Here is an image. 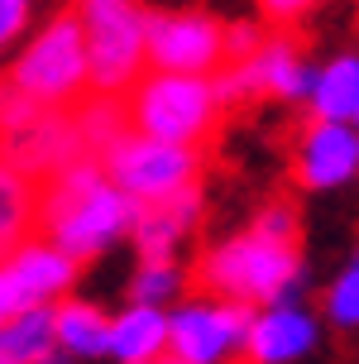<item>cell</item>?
<instances>
[{
	"label": "cell",
	"mask_w": 359,
	"mask_h": 364,
	"mask_svg": "<svg viewBox=\"0 0 359 364\" xmlns=\"http://www.w3.org/2000/svg\"><path fill=\"white\" fill-rule=\"evenodd\" d=\"M144 206L129 192L110 182L101 159H77L58 178L43 182V206H38V230L53 240L63 255L77 264L110 250L120 235H134Z\"/></svg>",
	"instance_id": "obj_1"
},
{
	"label": "cell",
	"mask_w": 359,
	"mask_h": 364,
	"mask_svg": "<svg viewBox=\"0 0 359 364\" xmlns=\"http://www.w3.org/2000/svg\"><path fill=\"white\" fill-rule=\"evenodd\" d=\"M197 283L206 292H220V302H245V307H297V288H302V259L297 245H278V240L245 230V235L215 245L201 259Z\"/></svg>",
	"instance_id": "obj_2"
},
{
	"label": "cell",
	"mask_w": 359,
	"mask_h": 364,
	"mask_svg": "<svg viewBox=\"0 0 359 364\" xmlns=\"http://www.w3.org/2000/svg\"><path fill=\"white\" fill-rule=\"evenodd\" d=\"M72 15L82 19L91 58V91L125 96L139 87L149 68V10L139 0H77Z\"/></svg>",
	"instance_id": "obj_3"
},
{
	"label": "cell",
	"mask_w": 359,
	"mask_h": 364,
	"mask_svg": "<svg viewBox=\"0 0 359 364\" xmlns=\"http://www.w3.org/2000/svg\"><path fill=\"white\" fill-rule=\"evenodd\" d=\"M125 106H129V129L182 149H197L220 115L211 77H178V73H144Z\"/></svg>",
	"instance_id": "obj_4"
},
{
	"label": "cell",
	"mask_w": 359,
	"mask_h": 364,
	"mask_svg": "<svg viewBox=\"0 0 359 364\" xmlns=\"http://www.w3.org/2000/svg\"><path fill=\"white\" fill-rule=\"evenodd\" d=\"M24 96H34L43 110H63L68 101H77L91 87V58H87V34L77 15H58L53 24H43L38 38L19 53V63L10 68Z\"/></svg>",
	"instance_id": "obj_5"
},
{
	"label": "cell",
	"mask_w": 359,
	"mask_h": 364,
	"mask_svg": "<svg viewBox=\"0 0 359 364\" xmlns=\"http://www.w3.org/2000/svg\"><path fill=\"white\" fill-rule=\"evenodd\" d=\"M101 164H106L110 182L129 192L139 206H159V201H173L187 187H197V149L163 144L139 129H129Z\"/></svg>",
	"instance_id": "obj_6"
},
{
	"label": "cell",
	"mask_w": 359,
	"mask_h": 364,
	"mask_svg": "<svg viewBox=\"0 0 359 364\" xmlns=\"http://www.w3.org/2000/svg\"><path fill=\"white\" fill-rule=\"evenodd\" d=\"M250 331L245 302H187L168 316V350L182 364H250Z\"/></svg>",
	"instance_id": "obj_7"
},
{
	"label": "cell",
	"mask_w": 359,
	"mask_h": 364,
	"mask_svg": "<svg viewBox=\"0 0 359 364\" xmlns=\"http://www.w3.org/2000/svg\"><path fill=\"white\" fill-rule=\"evenodd\" d=\"M225 53V24L201 10H159L149 15V73L215 77Z\"/></svg>",
	"instance_id": "obj_8"
},
{
	"label": "cell",
	"mask_w": 359,
	"mask_h": 364,
	"mask_svg": "<svg viewBox=\"0 0 359 364\" xmlns=\"http://www.w3.org/2000/svg\"><path fill=\"white\" fill-rule=\"evenodd\" d=\"M72 283H77V259L63 255L53 240H29L0 264V297L10 316L68 302L63 292H72Z\"/></svg>",
	"instance_id": "obj_9"
},
{
	"label": "cell",
	"mask_w": 359,
	"mask_h": 364,
	"mask_svg": "<svg viewBox=\"0 0 359 364\" xmlns=\"http://www.w3.org/2000/svg\"><path fill=\"white\" fill-rule=\"evenodd\" d=\"M0 159L24 173V178H58L63 168H72L77 159H87L82 149V134H77V120L63 115V110H43L38 120H29L24 129H10L0 134Z\"/></svg>",
	"instance_id": "obj_10"
},
{
	"label": "cell",
	"mask_w": 359,
	"mask_h": 364,
	"mask_svg": "<svg viewBox=\"0 0 359 364\" xmlns=\"http://www.w3.org/2000/svg\"><path fill=\"white\" fill-rule=\"evenodd\" d=\"M297 182L302 187H341L359 173V129L355 125H331V120H311L297 144Z\"/></svg>",
	"instance_id": "obj_11"
},
{
	"label": "cell",
	"mask_w": 359,
	"mask_h": 364,
	"mask_svg": "<svg viewBox=\"0 0 359 364\" xmlns=\"http://www.w3.org/2000/svg\"><path fill=\"white\" fill-rule=\"evenodd\" d=\"M311 346H316V321H311L302 307L283 302V307H269L264 316H254L250 364H287V360H302Z\"/></svg>",
	"instance_id": "obj_12"
},
{
	"label": "cell",
	"mask_w": 359,
	"mask_h": 364,
	"mask_svg": "<svg viewBox=\"0 0 359 364\" xmlns=\"http://www.w3.org/2000/svg\"><path fill=\"white\" fill-rule=\"evenodd\" d=\"M201 216V192L197 187H187L182 197L173 201H159V206H144L139 225H134V245H139L144 264H159V259H173L178 250V240L197 225Z\"/></svg>",
	"instance_id": "obj_13"
},
{
	"label": "cell",
	"mask_w": 359,
	"mask_h": 364,
	"mask_svg": "<svg viewBox=\"0 0 359 364\" xmlns=\"http://www.w3.org/2000/svg\"><path fill=\"white\" fill-rule=\"evenodd\" d=\"M43 206V187L24 178L10 159H0V264L15 255L19 245H29Z\"/></svg>",
	"instance_id": "obj_14"
},
{
	"label": "cell",
	"mask_w": 359,
	"mask_h": 364,
	"mask_svg": "<svg viewBox=\"0 0 359 364\" xmlns=\"http://www.w3.org/2000/svg\"><path fill=\"white\" fill-rule=\"evenodd\" d=\"M168 350V316L159 307L129 302L120 316H110V355L120 364H159Z\"/></svg>",
	"instance_id": "obj_15"
},
{
	"label": "cell",
	"mask_w": 359,
	"mask_h": 364,
	"mask_svg": "<svg viewBox=\"0 0 359 364\" xmlns=\"http://www.w3.org/2000/svg\"><path fill=\"white\" fill-rule=\"evenodd\" d=\"M53 326H58V350L72 360H91V355H110V316L96 302L68 297L53 307Z\"/></svg>",
	"instance_id": "obj_16"
},
{
	"label": "cell",
	"mask_w": 359,
	"mask_h": 364,
	"mask_svg": "<svg viewBox=\"0 0 359 364\" xmlns=\"http://www.w3.org/2000/svg\"><path fill=\"white\" fill-rule=\"evenodd\" d=\"M359 110V58L345 53L326 63L311 87V120H331V125H350Z\"/></svg>",
	"instance_id": "obj_17"
},
{
	"label": "cell",
	"mask_w": 359,
	"mask_h": 364,
	"mask_svg": "<svg viewBox=\"0 0 359 364\" xmlns=\"http://www.w3.org/2000/svg\"><path fill=\"white\" fill-rule=\"evenodd\" d=\"M48 355H58L53 307L19 311L0 326V364H43Z\"/></svg>",
	"instance_id": "obj_18"
},
{
	"label": "cell",
	"mask_w": 359,
	"mask_h": 364,
	"mask_svg": "<svg viewBox=\"0 0 359 364\" xmlns=\"http://www.w3.org/2000/svg\"><path fill=\"white\" fill-rule=\"evenodd\" d=\"M72 120H77V134H82L87 159H106L110 149L129 134V106L120 96H91Z\"/></svg>",
	"instance_id": "obj_19"
},
{
	"label": "cell",
	"mask_w": 359,
	"mask_h": 364,
	"mask_svg": "<svg viewBox=\"0 0 359 364\" xmlns=\"http://www.w3.org/2000/svg\"><path fill=\"white\" fill-rule=\"evenodd\" d=\"M182 292V269L173 259H159V264H139L134 278H129V302L139 307H163Z\"/></svg>",
	"instance_id": "obj_20"
},
{
	"label": "cell",
	"mask_w": 359,
	"mask_h": 364,
	"mask_svg": "<svg viewBox=\"0 0 359 364\" xmlns=\"http://www.w3.org/2000/svg\"><path fill=\"white\" fill-rule=\"evenodd\" d=\"M326 311H331L336 326H359V255H355V264L331 283V292H326Z\"/></svg>",
	"instance_id": "obj_21"
},
{
	"label": "cell",
	"mask_w": 359,
	"mask_h": 364,
	"mask_svg": "<svg viewBox=\"0 0 359 364\" xmlns=\"http://www.w3.org/2000/svg\"><path fill=\"white\" fill-rule=\"evenodd\" d=\"M43 106H38L34 96H24L15 82H0V134H10V129H24L29 120H38Z\"/></svg>",
	"instance_id": "obj_22"
},
{
	"label": "cell",
	"mask_w": 359,
	"mask_h": 364,
	"mask_svg": "<svg viewBox=\"0 0 359 364\" xmlns=\"http://www.w3.org/2000/svg\"><path fill=\"white\" fill-rule=\"evenodd\" d=\"M250 230H259V235L278 240V245H297V211H292L287 201H273V206H264V211L254 216Z\"/></svg>",
	"instance_id": "obj_23"
},
{
	"label": "cell",
	"mask_w": 359,
	"mask_h": 364,
	"mask_svg": "<svg viewBox=\"0 0 359 364\" xmlns=\"http://www.w3.org/2000/svg\"><path fill=\"white\" fill-rule=\"evenodd\" d=\"M264 48V34L254 29V24H230L225 29V53H230V63H245V58H254Z\"/></svg>",
	"instance_id": "obj_24"
},
{
	"label": "cell",
	"mask_w": 359,
	"mask_h": 364,
	"mask_svg": "<svg viewBox=\"0 0 359 364\" xmlns=\"http://www.w3.org/2000/svg\"><path fill=\"white\" fill-rule=\"evenodd\" d=\"M29 24V0H0V48L15 43Z\"/></svg>",
	"instance_id": "obj_25"
},
{
	"label": "cell",
	"mask_w": 359,
	"mask_h": 364,
	"mask_svg": "<svg viewBox=\"0 0 359 364\" xmlns=\"http://www.w3.org/2000/svg\"><path fill=\"white\" fill-rule=\"evenodd\" d=\"M311 5H321V0H259V10L278 24H292V19H302Z\"/></svg>",
	"instance_id": "obj_26"
},
{
	"label": "cell",
	"mask_w": 359,
	"mask_h": 364,
	"mask_svg": "<svg viewBox=\"0 0 359 364\" xmlns=\"http://www.w3.org/2000/svg\"><path fill=\"white\" fill-rule=\"evenodd\" d=\"M43 364H72V355H48Z\"/></svg>",
	"instance_id": "obj_27"
},
{
	"label": "cell",
	"mask_w": 359,
	"mask_h": 364,
	"mask_svg": "<svg viewBox=\"0 0 359 364\" xmlns=\"http://www.w3.org/2000/svg\"><path fill=\"white\" fill-rule=\"evenodd\" d=\"M5 321H10V307H5V297H0V326H5Z\"/></svg>",
	"instance_id": "obj_28"
},
{
	"label": "cell",
	"mask_w": 359,
	"mask_h": 364,
	"mask_svg": "<svg viewBox=\"0 0 359 364\" xmlns=\"http://www.w3.org/2000/svg\"><path fill=\"white\" fill-rule=\"evenodd\" d=\"M159 364H182V360H173V355H168V360H159Z\"/></svg>",
	"instance_id": "obj_29"
},
{
	"label": "cell",
	"mask_w": 359,
	"mask_h": 364,
	"mask_svg": "<svg viewBox=\"0 0 359 364\" xmlns=\"http://www.w3.org/2000/svg\"><path fill=\"white\" fill-rule=\"evenodd\" d=\"M355 129H359V110H355Z\"/></svg>",
	"instance_id": "obj_30"
}]
</instances>
